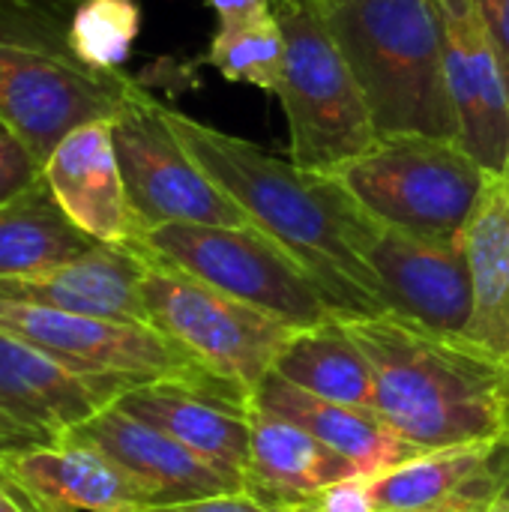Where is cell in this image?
<instances>
[{
  "instance_id": "1",
  "label": "cell",
  "mask_w": 509,
  "mask_h": 512,
  "mask_svg": "<svg viewBox=\"0 0 509 512\" xmlns=\"http://www.w3.org/2000/svg\"><path fill=\"white\" fill-rule=\"evenodd\" d=\"M165 120L201 171L273 237L321 288L339 318L381 315L378 279L366 261L375 219L351 198L336 174L300 171L258 144L219 132L165 105Z\"/></svg>"
},
{
  "instance_id": "2",
  "label": "cell",
  "mask_w": 509,
  "mask_h": 512,
  "mask_svg": "<svg viewBox=\"0 0 509 512\" xmlns=\"http://www.w3.org/2000/svg\"><path fill=\"white\" fill-rule=\"evenodd\" d=\"M372 363L375 411L426 450L509 435V366L393 312L342 318Z\"/></svg>"
},
{
  "instance_id": "3",
  "label": "cell",
  "mask_w": 509,
  "mask_h": 512,
  "mask_svg": "<svg viewBox=\"0 0 509 512\" xmlns=\"http://www.w3.org/2000/svg\"><path fill=\"white\" fill-rule=\"evenodd\" d=\"M72 12L45 0H0V123L39 165L78 126L111 123L144 87L96 69L69 39Z\"/></svg>"
},
{
  "instance_id": "4",
  "label": "cell",
  "mask_w": 509,
  "mask_h": 512,
  "mask_svg": "<svg viewBox=\"0 0 509 512\" xmlns=\"http://www.w3.org/2000/svg\"><path fill=\"white\" fill-rule=\"evenodd\" d=\"M324 21L363 90L378 138L459 141L438 0H348Z\"/></svg>"
},
{
  "instance_id": "5",
  "label": "cell",
  "mask_w": 509,
  "mask_h": 512,
  "mask_svg": "<svg viewBox=\"0 0 509 512\" xmlns=\"http://www.w3.org/2000/svg\"><path fill=\"white\" fill-rule=\"evenodd\" d=\"M285 33V66L276 84L300 171L336 174L375 141L363 90L321 12L270 3Z\"/></svg>"
},
{
  "instance_id": "6",
  "label": "cell",
  "mask_w": 509,
  "mask_h": 512,
  "mask_svg": "<svg viewBox=\"0 0 509 512\" xmlns=\"http://www.w3.org/2000/svg\"><path fill=\"white\" fill-rule=\"evenodd\" d=\"M381 225L432 240H462L489 171L453 138L390 135L336 171Z\"/></svg>"
},
{
  "instance_id": "7",
  "label": "cell",
  "mask_w": 509,
  "mask_h": 512,
  "mask_svg": "<svg viewBox=\"0 0 509 512\" xmlns=\"http://www.w3.org/2000/svg\"><path fill=\"white\" fill-rule=\"evenodd\" d=\"M129 246L255 306L291 330L339 318L315 279L255 225H159L141 231Z\"/></svg>"
},
{
  "instance_id": "8",
  "label": "cell",
  "mask_w": 509,
  "mask_h": 512,
  "mask_svg": "<svg viewBox=\"0 0 509 512\" xmlns=\"http://www.w3.org/2000/svg\"><path fill=\"white\" fill-rule=\"evenodd\" d=\"M0 330L84 375H111L135 387L153 381H177L213 396L249 399L246 387L213 375L186 348L150 324L0 300Z\"/></svg>"
},
{
  "instance_id": "9",
  "label": "cell",
  "mask_w": 509,
  "mask_h": 512,
  "mask_svg": "<svg viewBox=\"0 0 509 512\" xmlns=\"http://www.w3.org/2000/svg\"><path fill=\"white\" fill-rule=\"evenodd\" d=\"M144 258L141 297L150 324L213 375L252 390L273 369L294 330L165 261Z\"/></svg>"
},
{
  "instance_id": "10",
  "label": "cell",
  "mask_w": 509,
  "mask_h": 512,
  "mask_svg": "<svg viewBox=\"0 0 509 512\" xmlns=\"http://www.w3.org/2000/svg\"><path fill=\"white\" fill-rule=\"evenodd\" d=\"M111 138L138 234L159 225H252L201 171L165 120V105L141 90L111 120Z\"/></svg>"
},
{
  "instance_id": "11",
  "label": "cell",
  "mask_w": 509,
  "mask_h": 512,
  "mask_svg": "<svg viewBox=\"0 0 509 512\" xmlns=\"http://www.w3.org/2000/svg\"><path fill=\"white\" fill-rule=\"evenodd\" d=\"M135 384L84 375L0 330V453L60 447Z\"/></svg>"
},
{
  "instance_id": "12",
  "label": "cell",
  "mask_w": 509,
  "mask_h": 512,
  "mask_svg": "<svg viewBox=\"0 0 509 512\" xmlns=\"http://www.w3.org/2000/svg\"><path fill=\"white\" fill-rule=\"evenodd\" d=\"M363 252L378 279L384 312L441 336H468L474 282L465 240H432L375 222Z\"/></svg>"
},
{
  "instance_id": "13",
  "label": "cell",
  "mask_w": 509,
  "mask_h": 512,
  "mask_svg": "<svg viewBox=\"0 0 509 512\" xmlns=\"http://www.w3.org/2000/svg\"><path fill=\"white\" fill-rule=\"evenodd\" d=\"M447 33V90L459 144L489 171L504 174L509 156V78L474 0H438Z\"/></svg>"
},
{
  "instance_id": "14",
  "label": "cell",
  "mask_w": 509,
  "mask_h": 512,
  "mask_svg": "<svg viewBox=\"0 0 509 512\" xmlns=\"http://www.w3.org/2000/svg\"><path fill=\"white\" fill-rule=\"evenodd\" d=\"M0 489L24 512H135L156 504L105 453L78 441L0 453Z\"/></svg>"
},
{
  "instance_id": "15",
  "label": "cell",
  "mask_w": 509,
  "mask_h": 512,
  "mask_svg": "<svg viewBox=\"0 0 509 512\" xmlns=\"http://www.w3.org/2000/svg\"><path fill=\"white\" fill-rule=\"evenodd\" d=\"M66 441H78L105 453L117 468L141 483L156 504H177L246 489L243 474L207 462L162 429L120 411L117 405H108L72 429Z\"/></svg>"
},
{
  "instance_id": "16",
  "label": "cell",
  "mask_w": 509,
  "mask_h": 512,
  "mask_svg": "<svg viewBox=\"0 0 509 512\" xmlns=\"http://www.w3.org/2000/svg\"><path fill=\"white\" fill-rule=\"evenodd\" d=\"M42 177L66 216L96 243L129 246L138 237L111 123H87L69 132L45 159Z\"/></svg>"
},
{
  "instance_id": "17",
  "label": "cell",
  "mask_w": 509,
  "mask_h": 512,
  "mask_svg": "<svg viewBox=\"0 0 509 512\" xmlns=\"http://www.w3.org/2000/svg\"><path fill=\"white\" fill-rule=\"evenodd\" d=\"M147 258L132 246L96 243L84 255L27 279H0V300L48 306L75 315L150 324L141 297ZM153 327V324H150Z\"/></svg>"
},
{
  "instance_id": "18",
  "label": "cell",
  "mask_w": 509,
  "mask_h": 512,
  "mask_svg": "<svg viewBox=\"0 0 509 512\" xmlns=\"http://www.w3.org/2000/svg\"><path fill=\"white\" fill-rule=\"evenodd\" d=\"M252 450L243 471L252 498L279 512L312 510L324 492L354 477L360 468L342 453L321 444L306 429L261 411L249 402Z\"/></svg>"
},
{
  "instance_id": "19",
  "label": "cell",
  "mask_w": 509,
  "mask_h": 512,
  "mask_svg": "<svg viewBox=\"0 0 509 512\" xmlns=\"http://www.w3.org/2000/svg\"><path fill=\"white\" fill-rule=\"evenodd\" d=\"M114 405L219 468L243 474L249 465V399H225L177 381H153L126 390Z\"/></svg>"
},
{
  "instance_id": "20",
  "label": "cell",
  "mask_w": 509,
  "mask_h": 512,
  "mask_svg": "<svg viewBox=\"0 0 509 512\" xmlns=\"http://www.w3.org/2000/svg\"><path fill=\"white\" fill-rule=\"evenodd\" d=\"M249 402L261 411H270L306 429L321 444L351 459L363 477H372L378 471H387L423 453L420 447L399 438L375 411H363V408L312 396L288 384L285 378H279L273 369L249 390Z\"/></svg>"
},
{
  "instance_id": "21",
  "label": "cell",
  "mask_w": 509,
  "mask_h": 512,
  "mask_svg": "<svg viewBox=\"0 0 509 512\" xmlns=\"http://www.w3.org/2000/svg\"><path fill=\"white\" fill-rule=\"evenodd\" d=\"M509 468V435L471 441L441 450H426L402 465L363 477V492L372 512H414L450 504L471 492L486 477Z\"/></svg>"
},
{
  "instance_id": "22",
  "label": "cell",
  "mask_w": 509,
  "mask_h": 512,
  "mask_svg": "<svg viewBox=\"0 0 509 512\" xmlns=\"http://www.w3.org/2000/svg\"><path fill=\"white\" fill-rule=\"evenodd\" d=\"M465 252L474 282L468 342L509 366V180L492 174L468 225Z\"/></svg>"
},
{
  "instance_id": "23",
  "label": "cell",
  "mask_w": 509,
  "mask_h": 512,
  "mask_svg": "<svg viewBox=\"0 0 509 512\" xmlns=\"http://www.w3.org/2000/svg\"><path fill=\"white\" fill-rule=\"evenodd\" d=\"M93 246L96 240L66 216L45 177L0 204V279L42 276Z\"/></svg>"
},
{
  "instance_id": "24",
  "label": "cell",
  "mask_w": 509,
  "mask_h": 512,
  "mask_svg": "<svg viewBox=\"0 0 509 512\" xmlns=\"http://www.w3.org/2000/svg\"><path fill=\"white\" fill-rule=\"evenodd\" d=\"M273 372L312 396L375 411L372 363L342 318H333L321 327L294 330L276 354Z\"/></svg>"
},
{
  "instance_id": "25",
  "label": "cell",
  "mask_w": 509,
  "mask_h": 512,
  "mask_svg": "<svg viewBox=\"0 0 509 512\" xmlns=\"http://www.w3.org/2000/svg\"><path fill=\"white\" fill-rule=\"evenodd\" d=\"M204 60L234 84H252L276 93L285 66V33L273 9L243 24L216 27Z\"/></svg>"
},
{
  "instance_id": "26",
  "label": "cell",
  "mask_w": 509,
  "mask_h": 512,
  "mask_svg": "<svg viewBox=\"0 0 509 512\" xmlns=\"http://www.w3.org/2000/svg\"><path fill=\"white\" fill-rule=\"evenodd\" d=\"M141 30L135 0H84L72 9L69 39L78 57L96 69H120Z\"/></svg>"
},
{
  "instance_id": "27",
  "label": "cell",
  "mask_w": 509,
  "mask_h": 512,
  "mask_svg": "<svg viewBox=\"0 0 509 512\" xmlns=\"http://www.w3.org/2000/svg\"><path fill=\"white\" fill-rule=\"evenodd\" d=\"M42 177V165L9 132H0V204Z\"/></svg>"
},
{
  "instance_id": "28",
  "label": "cell",
  "mask_w": 509,
  "mask_h": 512,
  "mask_svg": "<svg viewBox=\"0 0 509 512\" xmlns=\"http://www.w3.org/2000/svg\"><path fill=\"white\" fill-rule=\"evenodd\" d=\"M135 512H279L249 492H231V495H213V498H192V501H177V504H153Z\"/></svg>"
},
{
  "instance_id": "29",
  "label": "cell",
  "mask_w": 509,
  "mask_h": 512,
  "mask_svg": "<svg viewBox=\"0 0 509 512\" xmlns=\"http://www.w3.org/2000/svg\"><path fill=\"white\" fill-rule=\"evenodd\" d=\"M509 468L507 471H498L492 477H486L480 486H474L471 492L453 498L450 504H441V507H432V510H414V512H486L492 507V501L501 495V489L507 486ZM375 512H393V510H375Z\"/></svg>"
},
{
  "instance_id": "30",
  "label": "cell",
  "mask_w": 509,
  "mask_h": 512,
  "mask_svg": "<svg viewBox=\"0 0 509 512\" xmlns=\"http://www.w3.org/2000/svg\"><path fill=\"white\" fill-rule=\"evenodd\" d=\"M474 9L483 21L486 33L492 36L509 78V0H474Z\"/></svg>"
},
{
  "instance_id": "31",
  "label": "cell",
  "mask_w": 509,
  "mask_h": 512,
  "mask_svg": "<svg viewBox=\"0 0 509 512\" xmlns=\"http://www.w3.org/2000/svg\"><path fill=\"white\" fill-rule=\"evenodd\" d=\"M207 6L216 12L219 27L243 24V21H252L258 15H267L273 9L270 0H207Z\"/></svg>"
},
{
  "instance_id": "32",
  "label": "cell",
  "mask_w": 509,
  "mask_h": 512,
  "mask_svg": "<svg viewBox=\"0 0 509 512\" xmlns=\"http://www.w3.org/2000/svg\"><path fill=\"white\" fill-rule=\"evenodd\" d=\"M270 3H288V6H300V9H312V12H321L327 15L330 9L348 3V0H270Z\"/></svg>"
},
{
  "instance_id": "33",
  "label": "cell",
  "mask_w": 509,
  "mask_h": 512,
  "mask_svg": "<svg viewBox=\"0 0 509 512\" xmlns=\"http://www.w3.org/2000/svg\"><path fill=\"white\" fill-rule=\"evenodd\" d=\"M486 512H509V480H507V486L501 489V495L492 501V507Z\"/></svg>"
},
{
  "instance_id": "34",
  "label": "cell",
  "mask_w": 509,
  "mask_h": 512,
  "mask_svg": "<svg viewBox=\"0 0 509 512\" xmlns=\"http://www.w3.org/2000/svg\"><path fill=\"white\" fill-rule=\"evenodd\" d=\"M0 512H24V510H21V507H18V504H15V501H12L9 495H6V492L0 489Z\"/></svg>"
},
{
  "instance_id": "35",
  "label": "cell",
  "mask_w": 509,
  "mask_h": 512,
  "mask_svg": "<svg viewBox=\"0 0 509 512\" xmlns=\"http://www.w3.org/2000/svg\"><path fill=\"white\" fill-rule=\"evenodd\" d=\"M45 3H54V6H63V9H69V12H72V9H75L78 3H84V0H45Z\"/></svg>"
},
{
  "instance_id": "36",
  "label": "cell",
  "mask_w": 509,
  "mask_h": 512,
  "mask_svg": "<svg viewBox=\"0 0 509 512\" xmlns=\"http://www.w3.org/2000/svg\"><path fill=\"white\" fill-rule=\"evenodd\" d=\"M504 177L509 180V156H507V165H504Z\"/></svg>"
},
{
  "instance_id": "37",
  "label": "cell",
  "mask_w": 509,
  "mask_h": 512,
  "mask_svg": "<svg viewBox=\"0 0 509 512\" xmlns=\"http://www.w3.org/2000/svg\"><path fill=\"white\" fill-rule=\"evenodd\" d=\"M303 512H321V510H318V507H312V510H303Z\"/></svg>"
},
{
  "instance_id": "38",
  "label": "cell",
  "mask_w": 509,
  "mask_h": 512,
  "mask_svg": "<svg viewBox=\"0 0 509 512\" xmlns=\"http://www.w3.org/2000/svg\"><path fill=\"white\" fill-rule=\"evenodd\" d=\"M0 132H6V129H3V123H0Z\"/></svg>"
}]
</instances>
